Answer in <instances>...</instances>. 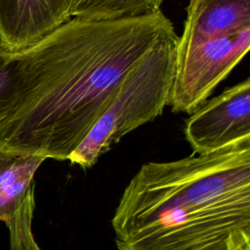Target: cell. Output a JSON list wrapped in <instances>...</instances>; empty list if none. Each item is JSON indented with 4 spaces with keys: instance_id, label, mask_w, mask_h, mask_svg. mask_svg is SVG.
I'll return each mask as SVG.
<instances>
[{
    "instance_id": "7",
    "label": "cell",
    "mask_w": 250,
    "mask_h": 250,
    "mask_svg": "<svg viewBox=\"0 0 250 250\" xmlns=\"http://www.w3.org/2000/svg\"><path fill=\"white\" fill-rule=\"evenodd\" d=\"M72 0H0V57L13 56L71 19Z\"/></svg>"
},
{
    "instance_id": "4",
    "label": "cell",
    "mask_w": 250,
    "mask_h": 250,
    "mask_svg": "<svg viewBox=\"0 0 250 250\" xmlns=\"http://www.w3.org/2000/svg\"><path fill=\"white\" fill-rule=\"evenodd\" d=\"M250 27L200 42L177 54L169 105L173 112L191 113L210 96L247 54Z\"/></svg>"
},
{
    "instance_id": "6",
    "label": "cell",
    "mask_w": 250,
    "mask_h": 250,
    "mask_svg": "<svg viewBox=\"0 0 250 250\" xmlns=\"http://www.w3.org/2000/svg\"><path fill=\"white\" fill-rule=\"evenodd\" d=\"M46 159L0 152V221L9 230L11 250H41L33 231L34 176Z\"/></svg>"
},
{
    "instance_id": "1",
    "label": "cell",
    "mask_w": 250,
    "mask_h": 250,
    "mask_svg": "<svg viewBox=\"0 0 250 250\" xmlns=\"http://www.w3.org/2000/svg\"><path fill=\"white\" fill-rule=\"evenodd\" d=\"M175 32L161 12L118 20L71 18L4 58L13 95L0 152L67 160L111 104L126 72Z\"/></svg>"
},
{
    "instance_id": "10",
    "label": "cell",
    "mask_w": 250,
    "mask_h": 250,
    "mask_svg": "<svg viewBox=\"0 0 250 250\" xmlns=\"http://www.w3.org/2000/svg\"><path fill=\"white\" fill-rule=\"evenodd\" d=\"M13 95V71L10 62L0 57V123L6 116Z\"/></svg>"
},
{
    "instance_id": "3",
    "label": "cell",
    "mask_w": 250,
    "mask_h": 250,
    "mask_svg": "<svg viewBox=\"0 0 250 250\" xmlns=\"http://www.w3.org/2000/svg\"><path fill=\"white\" fill-rule=\"evenodd\" d=\"M178 35L158 40L125 74L109 106L67 160L86 170L125 135L161 115L169 105Z\"/></svg>"
},
{
    "instance_id": "2",
    "label": "cell",
    "mask_w": 250,
    "mask_h": 250,
    "mask_svg": "<svg viewBox=\"0 0 250 250\" xmlns=\"http://www.w3.org/2000/svg\"><path fill=\"white\" fill-rule=\"evenodd\" d=\"M111 226L116 250H250V138L143 164Z\"/></svg>"
},
{
    "instance_id": "8",
    "label": "cell",
    "mask_w": 250,
    "mask_h": 250,
    "mask_svg": "<svg viewBox=\"0 0 250 250\" xmlns=\"http://www.w3.org/2000/svg\"><path fill=\"white\" fill-rule=\"evenodd\" d=\"M250 27V0H188L177 54Z\"/></svg>"
},
{
    "instance_id": "9",
    "label": "cell",
    "mask_w": 250,
    "mask_h": 250,
    "mask_svg": "<svg viewBox=\"0 0 250 250\" xmlns=\"http://www.w3.org/2000/svg\"><path fill=\"white\" fill-rule=\"evenodd\" d=\"M164 0H72L70 17L87 20L136 18L160 11Z\"/></svg>"
},
{
    "instance_id": "5",
    "label": "cell",
    "mask_w": 250,
    "mask_h": 250,
    "mask_svg": "<svg viewBox=\"0 0 250 250\" xmlns=\"http://www.w3.org/2000/svg\"><path fill=\"white\" fill-rule=\"evenodd\" d=\"M184 132L195 154L250 138V78L205 101L187 119Z\"/></svg>"
}]
</instances>
